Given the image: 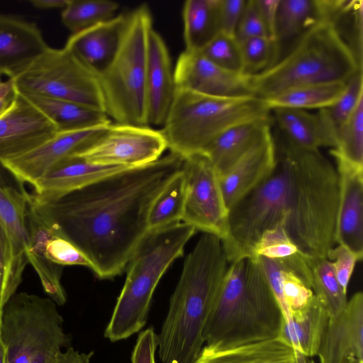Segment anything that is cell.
<instances>
[{"instance_id": "obj_1", "label": "cell", "mask_w": 363, "mask_h": 363, "mask_svg": "<svg viewBox=\"0 0 363 363\" xmlns=\"http://www.w3.org/2000/svg\"><path fill=\"white\" fill-rule=\"evenodd\" d=\"M172 152L149 164L95 181L45 203L30 201L89 261L101 279L119 275L143 239L151 204L182 169Z\"/></svg>"}, {"instance_id": "obj_2", "label": "cell", "mask_w": 363, "mask_h": 363, "mask_svg": "<svg viewBox=\"0 0 363 363\" xmlns=\"http://www.w3.org/2000/svg\"><path fill=\"white\" fill-rule=\"evenodd\" d=\"M230 263L221 239L203 233L184 262L157 335L161 363H194Z\"/></svg>"}, {"instance_id": "obj_3", "label": "cell", "mask_w": 363, "mask_h": 363, "mask_svg": "<svg viewBox=\"0 0 363 363\" xmlns=\"http://www.w3.org/2000/svg\"><path fill=\"white\" fill-rule=\"evenodd\" d=\"M289 162L286 231L298 251L327 258L336 244L340 179L336 167L319 150L281 147Z\"/></svg>"}, {"instance_id": "obj_4", "label": "cell", "mask_w": 363, "mask_h": 363, "mask_svg": "<svg viewBox=\"0 0 363 363\" xmlns=\"http://www.w3.org/2000/svg\"><path fill=\"white\" fill-rule=\"evenodd\" d=\"M284 320L257 258L230 263L204 332L205 347L223 350L277 338Z\"/></svg>"}, {"instance_id": "obj_5", "label": "cell", "mask_w": 363, "mask_h": 363, "mask_svg": "<svg viewBox=\"0 0 363 363\" xmlns=\"http://www.w3.org/2000/svg\"><path fill=\"white\" fill-rule=\"evenodd\" d=\"M362 71V62L330 21L307 29L292 50L267 70L251 76L255 96L267 99L297 86L347 82Z\"/></svg>"}, {"instance_id": "obj_6", "label": "cell", "mask_w": 363, "mask_h": 363, "mask_svg": "<svg viewBox=\"0 0 363 363\" xmlns=\"http://www.w3.org/2000/svg\"><path fill=\"white\" fill-rule=\"evenodd\" d=\"M196 231L182 221L146 233L127 264L123 286L104 331L106 338L111 342L123 340L145 325L159 281L169 266L182 256Z\"/></svg>"}, {"instance_id": "obj_7", "label": "cell", "mask_w": 363, "mask_h": 363, "mask_svg": "<svg viewBox=\"0 0 363 363\" xmlns=\"http://www.w3.org/2000/svg\"><path fill=\"white\" fill-rule=\"evenodd\" d=\"M270 113L264 101L255 96L221 98L176 88L161 131L170 152L185 159L201 154L228 128Z\"/></svg>"}, {"instance_id": "obj_8", "label": "cell", "mask_w": 363, "mask_h": 363, "mask_svg": "<svg viewBox=\"0 0 363 363\" xmlns=\"http://www.w3.org/2000/svg\"><path fill=\"white\" fill-rule=\"evenodd\" d=\"M152 28V13L146 4L126 14L118 48L108 65L98 74L106 113L115 123L148 125L146 73Z\"/></svg>"}, {"instance_id": "obj_9", "label": "cell", "mask_w": 363, "mask_h": 363, "mask_svg": "<svg viewBox=\"0 0 363 363\" xmlns=\"http://www.w3.org/2000/svg\"><path fill=\"white\" fill-rule=\"evenodd\" d=\"M0 332L7 363H52L69 342L56 303L27 292L14 294L5 304Z\"/></svg>"}, {"instance_id": "obj_10", "label": "cell", "mask_w": 363, "mask_h": 363, "mask_svg": "<svg viewBox=\"0 0 363 363\" xmlns=\"http://www.w3.org/2000/svg\"><path fill=\"white\" fill-rule=\"evenodd\" d=\"M289 162L278 156L272 174L229 211L225 238L222 240L229 263L252 258L263 233L285 220Z\"/></svg>"}, {"instance_id": "obj_11", "label": "cell", "mask_w": 363, "mask_h": 363, "mask_svg": "<svg viewBox=\"0 0 363 363\" xmlns=\"http://www.w3.org/2000/svg\"><path fill=\"white\" fill-rule=\"evenodd\" d=\"M13 80L22 94L69 101L106 113L98 74L65 46H49Z\"/></svg>"}, {"instance_id": "obj_12", "label": "cell", "mask_w": 363, "mask_h": 363, "mask_svg": "<svg viewBox=\"0 0 363 363\" xmlns=\"http://www.w3.org/2000/svg\"><path fill=\"white\" fill-rule=\"evenodd\" d=\"M167 149L161 130L111 123L99 137L74 156L96 164L135 168L155 162Z\"/></svg>"}, {"instance_id": "obj_13", "label": "cell", "mask_w": 363, "mask_h": 363, "mask_svg": "<svg viewBox=\"0 0 363 363\" xmlns=\"http://www.w3.org/2000/svg\"><path fill=\"white\" fill-rule=\"evenodd\" d=\"M182 171L186 195L182 221L223 240L227 234L228 209L218 172L202 154L184 159Z\"/></svg>"}, {"instance_id": "obj_14", "label": "cell", "mask_w": 363, "mask_h": 363, "mask_svg": "<svg viewBox=\"0 0 363 363\" xmlns=\"http://www.w3.org/2000/svg\"><path fill=\"white\" fill-rule=\"evenodd\" d=\"M16 92L11 106L0 116V163L32 151L58 132L50 119Z\"/></svg>"}, {"instance_id": "obj_15", "label": "cell", "mask_w": 363, "mask_h": 363, "mask_svg": "<svg viewBox=\"0 0 363 363\" xmlns=\"http://www.w3.org/2000/svg\"><path fill=\"white\" fill-rule=\"evenodd\" d=\"M111 123L80 130L58 131L32 151L18 157L3 161L0 165L20 185L23 186L27 183L33 186L56 164L90 145Z\"/></svg>"}, {"instance_id": "obj_16", "label": "cell", "mask_w": 363, "mask_h": 363, "mask_svg": "<svg viewBox=\"0 0 363 363\" xmlns=\"http://www.w3.org/2000/svg\"><path fill=\"white\" fill-rule=\"evenodd\" d=\"M176 88L202 95L230 98L254 96L251 76L223 69L201 52L184 50L174 69Z\"/></svg>"}, {"instance_id": "obj_17", "label": "cell", "mask_w": 363, "mask_h": 363, "mask_svg": "<svg viewBox=\"0 0 363 363\" xmlns=\"http://www.w3.org/2000/svg\"><path fill=\"white\" fill-rule=\"evenodd\" d=\"M320 363H363V294L330 317L318 352Z\"/></svg>"}, {"instance_id": "obj_18", "label": "cell", "mask_w": 363, "mask_h": 363, "mask_svg": "<svg viewBox=\"0 0 363 363\" xmlns=\"http://www.w3.org/2000/svg\"><path fill=\"white\" fill-rule=\"evenodd\" d=\"M48 47L35 23L0 13V77H18Z\"/></svg>"}, {"instance_id": "obj_19", "label": "cell", "mask_w": 363, "mask_h": 363, "mask_svg": "<svg viewBox=\"0 0 363 363\" xmlns=\"http://www.w3.org/2000/svg\"><path fill=\"white\" fill-rule=\"evenodd\" d=\"M277 161V145L272 130L225 174L220 176V188L228 211L272 174Z\"/></svg>"}, {"instance_id": "obj_20", "label": "cell", "mask_w": 363, "mask_h": 363, "mask_svg": "<svg viewBox=\"0 0 363 363\" xmlns=\"http://www.w3.org/2000/svg\"><path fill=\"white\" fill-rule=\"evenodd\" d=\"M130 169L118 165L96 164L72 156L60 162L33 184L31 201L38 204L57 199L109 175Z\"/></svg>"}, {"instance_id": "obj_21", "label": "cell", "mask_w": 363, "mask_h": 363, "mask_svg": "<svg viewBox=\"0 0 363 363\" xmlns=\"http://www.w3.org/2000/svg\"><path fill=\"white\" fill-rule=\"evenodd\" d=\"M169 52L162 36L152 28L148 40L146 73L147 118L149 126L164 124L175 92Z\"/></svg>"}, {"instance_id": "obj_22", "label": "cell", "mask_w": 363, "mask_h": 363, "mask_svg": "<svg viewBox=\"0 0 363 363\" xmlns=\"http://www.w3.org/2000/svg\"><path fill=\"white\" fill-rule=\"evenodd\" d=\"M340 179V203L336 244L363 257V169L336 164Z\"/></svg>"}, {"instance_id": "obj_23", "label": "cell", "mask_w": 363, "mask_h": 363, "mask_svg": "<svg viewBox=\"0 0 363 363\" xmlns=\"http://www.w3.org/2000/svg\"><path fill=\"white\" fill-rule=\"evenodd\" d=\"M126 14L72 33L65 46L95 73H101L114 57L122 37Z\"/></svg>"}, {"instance_id": "obj_24", "label": "cell", "mask_w": 363, "mask_h": 363, "mask_svg": "<svg viewBox=\"0 0 363 363\" xmlns=\"http://www.w3.org/2000/svg\"><path fill=\"white\" fill-rule=\"evenodd\" d=\"M29 245L27 252L47 261L64 266H82L91 269L86 257L53 223L46 220L35 209L30 201L27 211Z\"/></svg>"}, {"instance_id": "obj_25", "label": "cell", "mask_w": 363, "mask_h": 363, "mask_svg": "<svg viewBox=\"0 0 363 363\" xmlns=\"http://www.w3.org/2000/svg\"><path fill=\"white\" fill-rule=\"evenodd\" d=\"M272 119L270 116L235 125L220 134L201 154L222 176L272 131Z\"/></svg>"}, {"instance_id": "obj_26", "label": "cell", "mask_w": 363, "mask_h": 363, "mask_svg": "<svg viewBox=\"0 0 363 363\" xmlns=\"http://www.w3.org/2000/svg\"><path fill=\"white\" fill-rule=\"evenodd\" d=\"M287 265L311 289L330 317L337 315L344 309L347 302V294L337 280L330 260L298 252L288 259Z\"/></svg>"}, {"instance_id": "obj_27", "label": "cell", "mask_w": 363, "mask_h": 363, "mask_svg": "<svg viewBox=\"0 0 363 363\" xmlns=\"http://www.w3.org/2000/svg\"><path fill=\"white\" fill-rule=\"evenodd\" d=\"M28 202L29 193L23 185L17 190L0 180V224L10 240L16 267L21 274L28 264Z\"/></svg>"}, {"instance_id": "obj_28", "label": "cell", "mask_w": 363, "mask_h": 363, "mask_svg": "<svg viewBox=\"0 0 363 363\" xmlns=\"http://www.w3.org/2000/svg\"><path fill=\"white\" fill-rule=\"evenodd\" d=\"M329 318L325 308L314 296L302 314L291 318L287 323L283 320L277 338L294 350L313 357L318 354Z\"/></svg>"}, {"instance_id": "obj_29", "label": "cell", "mask_w": 363, "mask_h": 363, "mask_svg": "<svg viewBox=\"0 0 363 363\" xmlns=\"http://www.w3.org/2000/svg\"><path fill=\"white\" fill-rule=\"evenodd\" d=\"M194 363H295V353L275 338L223 350L203 346Z\"/></svg>"}, {"instance_id": "obj_30", "label": "cell", "mask_w": 363, "mask_h": 363, "mask_svg": "<svg viewBox=\"0 0 363 363\" xmlns=\"http://www.w3.org/2000/svg\"><path fill=\"white\" fill-rule=\"evenodd\" d=\"M220 0H187L182 8L185 50L199 52L220 33Z\"/></svg>"}, {"instance_id": "obj_31", "label": "cell", "mask_w": 363, "mask_h": 363, "mask_svg": "<svg viewBox=\"0 0 363 363\" xmlns=\"http://www.w3.org/2000/svg\"><path fill=\"white\" fill-rule=\"evenodd\" d=\"M23 95L54 123L58 131L80 130L112 123L106 113L83 104L39 96Z\"/></svg>"}, {"instance_id": "obj_32", "label": "cell", "mask_w": 363, "mask_h": 363, "mask_svg": "<svg viewBox=\"0 0 363 363\" xmlns=\"http://www.w3.org/2000/svg\"><path fill=\"white\" fill-rule=\"evenodd\" d=\"M270 113L287 144L303 150L324 147L317 113L288 107L273 108Z\"/></svg>"}, {"instance_id": "obj_33", "label": "cell", "mask_w": 363, "mask_h": 363, "mask_svg": "<svg viewBox=\"0 0 363 363\" xmlns=\"http://www.w3.org/2000/svg\"><path fill=\"white\" fill-rule=\"evenodd\" d=\"M323 21V0H279L275 40L280 44L298 38L313 25Z\"/></svg>"}, {"instance_id": "obj_34", "label": "cell", "mask_w": 363, "mask_h": 363, "mask_svg": "<svg viewBox=\"0 0 363 363\" xmlns=\"http://www.w3.org/2000/svg\"><path fill=\"white\" fill-rule=\"evenodd\" d=\"M363 98V70L352 77L347 83L342 96L331 105L318 110L324 147H333L343 127Z\"/></svg>"}, {"instance_id": "obj_35", "label": "cell", "mask_w": 363, "mask_h": 363, "mask_svg": "<svg viewBox=\"0 0 363 363\" xmlns=\"http://www.w3.org/2000/svg\"><path fill=\"white\" fill-rule=\"evenodd\" d=\"M347 82H325L289 89L264 99L269 109L288 107L303 110L325 108L344 93Z\"/></svg>"}, {"instance_id": "obj_36", "label": "cell", "mask_w": 363, "mask_h": 363, "mask_svg": "<svg viewBox=\"0 0 363 363\" xmlns=\"http://www.w3.org/2000/svg\"><path fill=\"white\" fill-rule=\"evenodd\" d=\"M185 195V177L182 168L153 200L147 216L148 231L182 222Z\"/></svg>"}, {"instance_id": "obj_37", "label": "cell", "mask_w": 363, "mask_h": 363, "mask_svg": "<svg viewBox=\"0 0 363 363\" xmlns=\"http://www.w3.org/2000/svg\"><path fill=\"white\" fill-rule=\"evenodd\" d=\"M336 164L363 169V98L330 150Z\"/></svg>"}, {"instance_id": "obj_38", "label": "cell", "mask_w": 363, "mask_h": 363, "mask_svg": "<svg viewBox=\"0 0 363 363\" xmlns=\"http://www.w3.org/2000/svg\"><path fill=\"white\" fill-rule=\"evenodd\" d=\"M118 8L117 2L109 0H69L61 20L72 34L76 33L111 19Z\"/></svg>"}, {"instance_id": "obj_39", "label": "cell", "mask_w": 363, "mask_h": 363, "mask_svg": "<svg viewBox=\"0 0 363 363\" xmlns=\"http://www.w3.org/2000/svg\"><path fill=\"white\" fill-rule=\"evenodd\" d=\"M242 73L253 76L270 68L279 60L280 44L267 36L255 37L239 42Z\"/></svg>"}, {"instance_id": "obj_40", "label": "cell", "mask_w": 363, "mask_h": 363, "mask_svg": "<svg viewBox=\"0 0 363 363\" xmlns=\"http://www.w3.org/2000/svg\"><path fill=\"white\" fill-rule=\"evenodd\" d=\"M22 278L10 240L0 224V317L5 304L16 293Z\"/></svg>"}, {"instance_id": "obj_41", "label": "cell", "mask_w": 363, "mask_h": 363, "mask_svg": "<svg viewBox=\"0 0 363 363\" xmlns=\"http://www.w3.org/2000/svg\"><path fill=\"white\" fill-rule=\"evenodd\" d=\"M284 223L285 220L263 233L254 247L252 258L284 259L300 252L289 237Z\"/></svg>"}, {"instance_id": "obj_42", "label": "cell", "mask_w": 363, "mask_h": 363, "mask_svg": "<svg viewBox=\"0 0 363 363\" xmlns=\"http://www.w3.org/2000/svg\"><path fill=\"white\" fill-rule=\"evenodd\" d=\"M199 52L223 69L242 73L240 43L235 37L220 33Z\"/></svg>"}, {"instance_id": "obj_43", "label": "cell", "mask_w": 363, "mask_h": 363, "mask_svg": "<svg viewBox=\"0 0 363 363\" xmlns=\"http://www.w3.org/2000/svg\"><path fill=\"white\" fill-rule=\"evenodd\" d=\"M282 261L281 281L284 299L291 318H296L309 307L314 294L311 289L286 266L283 259Z\"/></svg>"}, {"instance_id": "obj_44", "label": "cell", "mask_w": 363, "mask_h": 363, "mask_svg": "<svg viewBox=\"0 0 363 363\" xmlns=\"http://www.w3.org/2000/svg\"><path fill=\"white\" fill-rule=\"evenodd\" d=\"M327 258L332 262L337 280L342 291L347 294L354 267L362 257L346 246L338 244L330 250Z\"/></svg>"}, {"instance_id": "obj_45", "label": "cell", "mask_w": 363, "mask_h": 363, "mask_svg": "<svg viewBox=\"0 0 363 363\" xmlns=\"http://www.w3.org/2000/svg\"><path fill=\"white\" fill-rule=\"evenodd\" d=\"M262 36L269 37L256 1L246 0L235 32V38L241 42L248 38Z\"/></svg>"}, {"instance_id": "obj_46", "label": "cell", "mask_w": 363, "mask_h": 363, "mask_svg": "<svg viewBox=\"0 0 363 363\" xmlns=\"http://www.w3.org/2000/svg\"><path fill=\"white\" fill-rule=\"evenodd\" d=\"M157 335L153 328L143 330L138 337L131 356V363H156Z\"/></svg>"}, {"instance_id": "obj_47", "label": "cell", "mask_w": 363, "mask_h": 363, "mask_svg": "<svg viewBox=\"0 0 363 363\" xmlns=\"http://www.w3.org/2000/svg\"><path fill=\"white\" fill-rule=\"evenodd\" d=\"M246 0H220V33L235 37V32Z\"/></svg>"}, {"instance_id": "obj_48", "label": "cell", "mask_w": 363, "mask_h": 363, "mask_svg": "<svg viewBox=\"0 0 363 363\" xmlns=\"http://www.w3.org/2000/svg\"><path fill=\"white\" fill-rule=\"evenodd\" d=\"M255 1L269 36L276 40L275 26L279 0H255Z\"/></svg>"}, {"instance_id": "obj_49", "label": "cell", "mask_w": 363, "mask_h": 363, "mask_svg": "<svg viewBox=\"0 0 363 363\" xmlns=\"http://www.w3.org/2000/svg\"><path fill=\"white\" fill-rule=\"evenodd\" d=\"M93 354V352H79L69 347L65 352H62L52 363H90Z\"/></svg>"}, {"instance_id": "obj_50", "label": "cell", "mask_w": 363, "mask_h": 363, "mask_svg": "<svg viewBox=\"0 0 363 363\" xmlns=\"http://www.w3.org/2000/svg\"><path fill=\"white\" fill-rule=\"evenodd\" d=\"M69 0H30L33 6L40 9H64Z\"/></svg>"}, {"instance_id": "obj_51", "label": "cell", "mask_w": 363, "mask_h": 363, "mask_svg": "<svg viewBox=\"0 0 363 363\" xmlns=\"http://www.w3.org/2000/svg\"><path fill=\"white\" fill-rule=\"evenodd\" d=\"M16 89L7 95L0 96V116L11 106L16 96Z\"/></svg>"}, {"instance_id": "obj_52", "label": "cell", "mask_w": 363, "mask_h": 363, "mask_svg": "<svg viewBox=\"0 0 363 363\" xmlns=\"http://www.w3.org/2000/svg\"><path fill=\"white\" fill-rule=\"evenodd\" d=\"M15 90L14 82L11 79L3 81L0 77V96L7 95Z\"/></svg>"}, {"instance_id": "obj_53", "label": "cell", "mask_w": 363, "mask_h": 363, "mask_svg": "<svg viewBox=\"0 0 363 363\" xmlns=\"http://www.w3.org/2000/svg\"><path fill=\"white\" fill-rule=\"evenodd\" d=\"M295 363H315L312 357L306 356L298 351L294 350Z\"/></svg>"}, {"instance_id": "obj_54", "label": "cell", "mask_w": 363, "mask_h": 363, "mask_svg": "<svg viewBox=\"0 0 363 363\" xmlns=\"http://www.w3.org/2000/svg\"><path fill=\"white\" fill-rule=\"evenodd\" d=\"M1 320V318H0ZM0 363H7L6 350L3 342L0 332Z\"/></svg>"}]
</instances>
